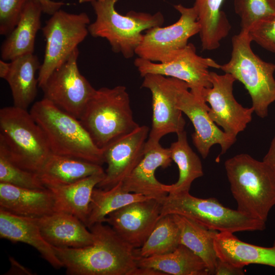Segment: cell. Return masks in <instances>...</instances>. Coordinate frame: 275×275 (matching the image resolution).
Listing matches in <instances>:
<instances>
[{
    "label": "cell",
    "mask_w": 275,
    "mask_h": 275,
    "mask_svg": "<svg viewBox=\"0 0 275 275\" xmlns=\"http://www.w3.org/2000/svg\"><path fill=\"white\" fill-rule=\"evenodd\" d=\"M177 140L169 148L171 158L178 168V181L172 184H164L168 194L189 192L193 182L204 175L201 161L189 146L185 130L177 134Z\"/></svg>",
    "instance_id": "30"
},
{
    "label": "cell",
    "mask_w": 275,
    "mask_h": 275,
    "mask_svg": "<svg viewBox=\"0 0 275 275\" xmlns=\"http://www.w3.org/2000/svg\"><path fill=\"white\" fill-rule=\"evenodd\" d=\"M180 232V244L200 257L210 274H214L218 257L214 245V238L218 232L209 229L195 221L179 214H172Z\"/></svg>",
    "instance_id": "28"
},
{
    "label": "cell",
    "mask_w": 275,
    "mask_h": 275,
    "mask_svg": "<svg viewBox=\"0 0 275 275\" xmlns=\"http://www.w3.org/2000/svg\"><path fill=\"white\" fill-rule=\"evenodd\" d=\"M38 3L41 6L43 13L52 15L61 8L66 5L63 2H57L52 0H32Z\"/></svg>",
    "instance_id": "38"
},
{
    "label": "cell",
    "mask_w": 275,
    "mask_h": 275,
    "mask_svg": "<svg viewBox=\"0 0 275 275\" xmlns=\"http://www.w3.org/2000/svg\"><path fill=\"white\" fill-rule=\"evenodd\" d=\"M104 172L101 165L77 158L52 154L38 174L46 187L71 184Z\"/></svg>",
    "instance_id": "26"
},
{
    "label": "cell",
    "mask_w": 275,
    "mask_h": 275,
    "mask_svg": "<svg viewBox=\"0 0 275 275\" xmlns=\"http://www.w3.org/2000/svg\"><path fill=\"white\" fill-rule=\"evenodd\" d=\"M134 64L143 77L148 74H155L184 81L191 93L203 100V90L212 86L209 69L221 68V65L213 59L198 55L191 43H188L167 62L156 63L138 57Z\"/></svg>",
    "instance_id": "12"
},
{
    "label": "cell",
    "mask_w": 275,
    "mask_h": 275,
    "mask_svg": "<svg viewBox=\"0 0 275 275\" xmlns=\"http://www.w3.org/2000/svg\"><path fill=\"white\" fill-rule=\"evenodd\" d=\"M234 7L240 19V31L246 33L258 21L275 14L267 0H234Z\"/></svg>",
    "instance_id": "34"
},
{
    "label": "cell",
    "mask_w": 275,
    "mask_h": 275,
    "mask_svg": "<svg viewBox=\"0 0 275 275\" xmlns=\"http://www.w3.org/2000/svg\"><path fill=\"white\" fill-rule=\"evenodd\" d=\"M42 12L38 3L26 1L16 26L1 45L2 60L12 61L20 56L33 53L36 36L41 28Z\"/></svg>",
    "instance_id": "23"
},
{
    "label": "cell",
    "mask_w": 275,
    "mask_h": 275,
    "mask_svg": "<svg viewBox=\"0 0 275 275\" xmlns=\"http://www.w3.org/2000/svg\"><path fill=\"white\" fill-rule=\"evenodd\" d=\"M78 55L77 48L52 72L41 89L43 98L79 120L96 89L79 72Z\"/></svg>",
    "instance_id": "11"
},
{
    "label": "cell",
    "mask_w": 275,
    "mask_h": 275,
    "mask_svg": "<svg viewBox=\"0 0 275 275\" xmlns=\"http://www.w3.org/2000/svg\"><path fill=\"white\" fill-rule=\"evenodd\" d=\"M243 268L235 267L218 259L215 268L214 274L243 275L244 274Z\"/></svg>",
    "instance_id": "37"
},
{
    "label": "cell",
    "mask_w": 275,
    "mask_h": 275,
    "mask_svg": "<svg viewBox=\"0 0 275 275\" xmlns=\"http://www.w3.org/2000/svg\"><path fill=\"white\" fill-rule=\"evenodd\" d=\"M224 0H195L194 6L200 24L199 32L203 50H212L220 46L231 25L221 10Z\"/></svg>",
    "instance_id": "29"
},
{
    "label": "cell",
    "mask_w": 275,
    "mask_h": 275,
    "mask_svg": "<svg viewBox=\"0 0 275 275\" xmlns=\"http://www.w3.org/2000/svg\"><path fill=\"white\" fill-rule=\"evenodd\" d=\"M118 0L93 1L91 3L96 15L95 20L88 26L89 33L94 37L104 38L112 50L126 59L131 58L140 45L142 32L161 26L162 14H154L130 11L123 15L115 9Z\"/></svg>",
    "instance_id": "6"
},
{
    "label": "cell",
    "mask_w": 275,
    "mask_h": 275,
    "mask_svg": "<svg viewBox=\"0 0 275 275\" xmlns=\"http://www.w3.org/2000/svg\"><path fill=\"white\" fill-rule=\"evenodd\" d=\"M214 245L218 258L235 267L260 264L275 268V240L272 246L264 247L243 242L232 233L218 232Z\"/></svg>",
    "instance_id": "22"
},
{
    "label": "cell",
    "mask_w": 275,
    "mask_h": 275,
    "mask_svg": "<svg viewBox=\"0 0 275 275\" xmlns=\"http://www.w3.org/2000/svg\"><path fill=\"white\" fill-rule=\"evenodd\" d=\"M248 33L252 41L275 53V14L255 23Z\"/></svg>",
    "instance_id": "35"
},
{
    "label": "cell",
    "mask_w": 275,
    "mask_h": 275,
    "mask_svg": "<svg viewBox=\"0 0 275 275\" xmlns=\"http://www.w3.org/2000/svg\"><path fill=\"white\" fill-rule=\"evenodd\" d=\"M96 145L103 149L139 127L123 86L96 90L79 119Z\"/></svg>",
    "instance_id": "5"
},
{
    "label": "cell",
    "mask_w": 275,
    "mask_h": 275,
    "mask_svg": "<svg viewBox=\"0 0 275 275\" xmlns=\"http://www.w3.org/2000/svg\"><path fill=\"white\" fill-rule=\"evenodd\" d=\"M174 7L180 14L178 20L166 27L158 26L146 31L135 51L138 57L153 62H167L187 45L190 38L199 33L196 8L181 4Z\"/></svg>",
    "instance_id": "10"
},
{
    "label": "cell",
    "mask_w": 275,
    "mask_h": 275,
    "mask_svg": "<svg viewBox=\"0 0 275 275\" xmlns=\"http://www.w3.org/2000/svg\"><path fill=\"white\" fill-rule=\"evenodd\" d=\"M10 260L11 261L12 264L11 268H14L15 271L14 272H16L17 273H18V274L19 273H21V274H31V272H30L29 270L26 269L23 266H21V264L16 262V260H15L14 259L11 258L10 259Z\"/></svg>",
    "instance_id": "41"
},
{
    "label": "cell",
    "mask_w": 275,
    "mask_h": 275,
    "mask_svg": "<svg viewBox=\"0 0 275 275\" xmlns=\"http://www.w3.org/2000/svg\"><path fill=\"white\" fill-rule=\"evenodd\" d=\"M138 264L139 267L154 269L164 274H210L203 260L182 244L167 254L148 257L139 256Z\"/></svg>",
    "instance_id": "27"
},
{
    "label": "cell",
    "mask_w": 275,
    "mask_h": 275,
    "mask_svg": "<svg viewBox=\"0 0 275 275\" xmlns=\"http://www.w3.org/2000/svg\"><path fill=\"white\" fill-rule=\"evenodd\" d=\"M11 63L10 72L5 79L11 91L13 105L27 109L37 96L39 86L36 74L41 64L33 53L18 57Z\"/></svg>",
    "instance_id": "25"
},
{
    "label": "cell",
    "mask_w": 275,
    "mask_h": 275,
    "mask_svg": "<svg viewBox=\"0 0 275 275\" xmlns=\"http://www.w3.org/2000/svg\"><path fill=\"white\" fill-rule=\"evenodd\" d=\"M27 0H0V34L7 36L16 26Z\"/></svg>",
    "instance_id": "36"
},
{
    "label": "cell",
    "mask_w": 275,
    "mask_h": 275,
    "mask_svg": "<svg viewBox=\"0 0 275 275\" xmlns=\"http://www.w3.org/2000/svg\"><path fill=\"white\" fill-rule=\"evenodd\" d=\"M183 81L176 96L177 107L191 122L195 129L193 142L203 158H206L210 149L215 144L221 147L220 155L224 154L235 143L236 137L221 130L208 114L210 107L203 99L195 96Z\"/></svg>",
    "instance_id": "15"
},
{
    "label": "cell",
    "mask_w": 275,
    "mask_h": 275,
    "mask_svg": "<svg viewBox=\"0 0 275 275\" xmlns=\"http://www.w3.org/2000/svg\"><path fill=\"white\" fill-rule=\"evenodd\" d=\"M225 168L236 210L266 222L275 206V175L269 166L242 153L227 159Z\"/></svg>",
    "instance_id": "2"
},
{
    "label": "cell",
    "mask_w": 275,
    "mask_h": 275,
    "mask_svg": "<svg viewBox=\"0 0 275 275\" xmlns=\"http://www.w3.org/2000/svg\"><path fill=\"white\" fill-rule=\"evenodd\" d=\"M252 42L248 33L240 31L234 35L231 58L220 69L244 85L254 112L264 118L269 105L275 101V64L266 62L256 54L251 48Z\"/></svg>",
    "instance_id": "7"
},
{
    "label": "cell",
    "mask_w": 275,
    "mask_h": 275,
    "mask_svg": "<svg viewBox=\"0 0 275 275\" xmlns=\"http://www.w3.org/2000/svg\"><path fill=\"white\" fill-rule=\"evenodd\" d=\"M161 203L159 218L167 214H179L218 232L234 233L262 231L266 228L265 222L226 207L214 198H199L189 192L168 194Z\"/></svg>",
    "instance_id": "8"
},
{
    "label": "cell",
    "mask_w": 275,
    "mask_h": 275,
    "mask_svg": "<svg viewBox=\"0 0 275 275\" xmlns=\"http://www.w3.org/2000/svg\"><path fill=\"white\" fill-rule=\"evenodd\" d=\"M169 148L159 143L146 142L144 155L132 172L123 181V189L127 192L140 194L161 202L168 195L164 184L155 176L156 169L170 166L172 161Z\"/></svg>",
    "instance_id": "18"
},
{
    "label": "cell",
    "mask_w": 275,
    "mask_h": 275,
    "mask_svg": "<svg viewBox=\"0 0 275 275\" xmlns=\"http://www.w3.org/2000/svg\"><path fill=\"white\" fill-rule=\"evenodd\" d=\"M0 237L13 243L28 244L54 268L63 267L53 247L43 237L37 218L20 216L0 209Z\"/></svg>",
    "instance_id": "21"
},
{
    "label": "cell",
    "mask_w": 275,
    "mask_h": 275,
    "mask_svg": "<svg viewBox=\"0 0 275 275\" xmlns=\"http://www.w3.org/2000/svg\"><path fill=\"white\" fill-rule=\"evenodd\" d=\"M271 8L275 11V0H267Z\"/></svg>",
    "instance_id": "42"
},
{
    "label": "cell",
    "mask_w": 275,
    "mask_h": 275,
    "mask_svg": "<svg viewBox=\"0 0 275 275\" xmlns=\"http://www.w3.org/2000/svg\"><path fill=\"white\" fill-rule=\"evenodd\" d=\"M78 2L80 4L85 3L87 2H91L93 1H103V0H78Z\"/></svg>",
    "instance_id": "43"
},
{
    "label": "cell",
    "mask_w": 275,
    "mask_h": 275,
    "mask_svg": "<svg viewBox=\"0 0 275 275\" xmlns=\"http://www.w3.org/2000/svg\"><path fill=\"white\" fill-rule=\"evenodd\" d=\"M96 223L89 229L93 243L78 248L53 247L69 275H136L139 256L135 249L109 225Z\"/></svg>",
    "instance_id": "1"
},
{
    "label": "cell",
    "mask_w": 275,
    "mask_h": 275,
    "mask_svg": "<svg viewBox=\"0 0 275 275\" xmlns=\"http://www.w3.org/2000/svg\"><path fill=\"white\" fill-rule=\"evenodd\" d=\"M11 66V63H7L2 59L0 60V77L5 79L9 74Z\"/></svg>",
    "instance_id": "40"
},
{
    "label": "cell",
    "mask_w": 275,
    "mask_h": 275,
    "mask_svg": "<svg viewBox=\"0 0 275 275\" xmlns=\"http://www.w3.org/2000/svg\"><path fill=\"white\" fill-rule=\"evenodd\" d=\"M30 113L43 130L52 154L72 157L102 165V149L93 142L79 119L43 98Z\"/></svg>",
    "instance_id": "4"
},
{
    "label": "cell",
    "mask_w": 275,
    "mask_h": 275,
    "mask_svg": "<svg viewBox=\"0 0 275 275\" xmlns=\"http://www.w3.org/2000/svg\"><path fill=\"white\" fill-rule=\"evenodd\" d=\"M263 161L269 166L275 175V133L268 151L264 157Z\"/></svg>",
    "instance_id": "39"
},
{
    "label": "cell",
    "mask_w": 275,
    "mask_h": 275,
    "mask_svg": "<svg viewBox=\"0 0 275 275\" xmlns=\"http://www.w3.org/2000/svg\"><path fill=\"white\" fill-rule=\"evenodd\" d=\"M90 20L85 12H56L42 28L46 41L44 57L39 70L38 86L42 89L52 72L77 48L89 33Z\"/></svg>",
    "instance_id": "9"
},
{
    "label": "cell",
    "mask_w": 275,
    "mask_h": 275,
    "mask_svg": "<svg viewBox=\"0 0 275 275\" xmlns=\"http://www.w3.org/2000/svg\"><path fill=\"white\" fill-rule=\"evenodd\" d=\"M0 152L19 167L37 174L52 154L31 113L14 105L0 110Z\"/></svg>",
    "instance_id": "3"
},
{
    "label": "cell",
    "mask_w": 275,
    "mask_h": 275,
    "mask_svg": "<svg viewBox=\"0 0 275 275\" xmlns=\"http://www.w3.org/2000/svg\"><path fill=\"white\" fill-rule=\"evenodd\" d=\"M210 76L212 86L202 93L203 100L210 105L209 116L226 133L236 137L251 121L254 109L244 107L235 99L233 91L236 80L233 75L210 71Z\"/></svg>",
    "instance_id": "14"
},
{
    "label": "cell",
    "mask_w": 275,
    "mask_h": 275,
    "mask_svg": "<svg viewBox=\"0 0 275 275\" xmlns=\"http://www.w3.org/2000/svg\"><path fill=\"white\" fill-rule=\"evenodd\" d=\"M41 234L53 247H85L94 240L93 233L77 217L68 213L55 211L37 218Z\"/></svg>",
    "instance_id": "19"
},
{
    "label": "cell",
    "mask_w": 275,
    "mask_h": 275,
    "mask_svg": "<svg viewBox=\"0 0 275 275\" xmlns=\"http://www.w3.org/2000/svg\"><path fill=\"white\" fill-rule=\"evenodd\" d=\"M149 198H151L125 191L122 187V182L108 189L95 188L86 226L89 229L96 223H104L110 213L131 203Z\"/></svg>",
    "instance_id": "31"
},
{
    "label": "cell",
    "mask_w": 275,
    "mask_h": 275,
    "mask_svg": "<svg viewBox=\"0 0 275 275\" xmlns=\"http://www.w3.org/2000/svg\"><path fill=\"white\" fill-rule=\"evenodd\" d=\"M149 131L148 126L140 125L102 149L107 168L98 188L109 189L123 182L132 172L144 155Z\"/></svg>",
    "instance_id": "16"
},
{
    "label": "cell",
    "mask_w": 275,
    "mask_h": 275,
    "mask_svg": "<svg viewBox=\"0 0 275 275\" xmlns=\"http://www.w3.org/2000/svg\"><path fill=\"white\" fill-rule=\"evenodd\" d=\"M104 177L105 172L69 184L46 186L53 194L55 211L72 214L86 225L93 190Z\"/></svg>",
    "instance_id": "24"
},
{
    "label": "cell",
    "mask_w": 275,
    "mask_h": 275,
    "mask_svg": "<svg viewBox=\"0 0 275 275\" xmlns=\"http://www.w3.org/2000/svg\"><path fill=\"white\" fill-rule=\"evenodd\" d=\"M161 202L154 198L131 203L110 213L105 222L135 249L144 243L159 218Z\"/></svg>",
    "instance_id": "17"
},
{
    "label": "cell",
    "mask_w": 275,
    "mask_h": 275,
    "mask_svg": "<svg viewBox=\"0 0 275 275\" xmlns=\"http://www.w3.org/2000/svg\"><path fill=\"white\" fill-rule=\"evenodd\" d=\"M142 87L152 95V122L147 141L159 143L164 135L184 130L185 121L176 105V96L183 81L155 74L145 75Z\"/></svg>",
    "instance_id": "13"
},
{
    "label": "cell",
    "mask_w": 275,
    "mask_h": 275,
    "mask_svg": "<svg viewBox=\"0 0 275 275\" xmlns=\"http://www.w3.org/2000/svg\"><path fill=\"white\" fill-rule=\"evenodd\" d=\"M0 182L31 189H40L46 188L38 174L19 167L1 152Z\"/></svg>",
    "instance_id": "33"
},
{
    "label": "cell",
    "mask_w": 275,
    "mask_h": 275,
    "mask_svg": "<svg viewBox=\"0 0 275 275\" xmlns=\"http://www.w3.org/2000/svg\"><path fill=\"white\" fill-rule=\"evenodd\" d=\"M0 209L23 217L40 218L55 212L52 193L0 182Z\"/></svg>",
    "instance_id": "20"
},
{
    "label": "cell",
    "mask_w": 275,
    "mask_h": 275,
    "mask_svg": "<svg viewBox=\"0 0 275 275\" xmlns=\"http://www.w3.org/2000/svg\"><path fill=\"white\" fill-rule=\"evenodd\" d=\"M178 226L172 214L160 217L148 237L139 249L140 257H148L167 254L174 251L180 245Z\"/></svg>",
    "instance_id": "32"
}]
</instances>
